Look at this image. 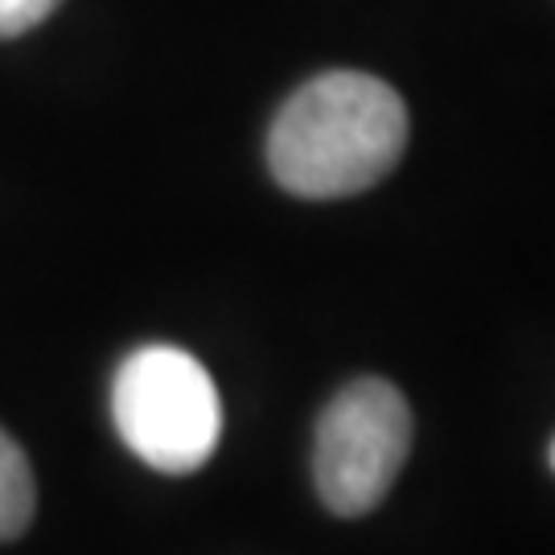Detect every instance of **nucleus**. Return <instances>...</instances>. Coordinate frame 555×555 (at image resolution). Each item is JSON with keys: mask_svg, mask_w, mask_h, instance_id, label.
I'll return each mask as SVG.
<instances>
[{"mask_svg": "<svg viewBox=\"0 0 555 555\" xmlns=\"http://www.w3.org/2000/svg\"><path fill=\"white\" fill-rule=\"evenodd\" d=\"M408 149V107L396 87L362 70H330L280 107L268 169L297 198H350L371 190Z\"/></svg>", "mask_w": 555, "mask_h": 555, "instance_id": "f257e3e1", "label": "nucleus"}, {"mask_svg": "<svg viewBox=\"0 0 555 555\" xmlns=\"http://www.w3.org/2000/svg\"><path fill=\"white\" fill-rule=\"evenodd\" d=\"M112 420L119 440L149 469L194 474L219 449V387L194 354L178 346H144L116 371Z\"/></svg>", "mask_w": 555, "mask_h": 555, "instance_id": "f03ea898", "label": "nucleus"}, {"mask_svg": "<svg viewBox=\"0 0 555 555\" xmlns=\"http://www.w3.org/2000/svg\"><path fill=\"white\" fill-rule=\"evenodd\" d=\"M412 453V408L387 378H354L318 420L313 477L341 518L375 511Z\"/></svg>", "mask_w": 555, "mask_h": 555, "instance_id": "7ed1b4c3", "label": "nucleus"}, {"mask_svg": "<svg viewBox=\"0 0 555 555\" xmlns=\"http://www.w3.org/2000/svg\"><path fill=\"white\" fill-rule=\"evenodd\" d=\"M38 511L34 469L21 453V444L0 428V539H17Z\"/></svg>", "mask_w": 555, "mask_h": 555, "instance_id": "20e7f679", "label": "nucleus"}, {"mask_svg": "<svg viewBox=\"0 0 555 555\" xmlns=\"http://www.w3.org/2000/svg\"><path fill=\"white\" fill-rule=\"evenodd\" d=\"M62 0H0V38H21L50 17Z\"/></svg>", "mask_w": 555, "mask_h": 555, "instance_id": "39448f33", "label": "nucleus"}, {"mask_svg": "<svg viewBox=\"0 0 555 555\" xmlns=\"http://www.w3.org/2000/svg\"><path fill=\"white\" fill-rule=\"evenodd\" d=\"M552 469H555V440H552Z\"/></svg>", "mask_w": 555, "mask_h": 555, "instance_id": "423d86ee", "label": "nucleus"}]
</instances>
